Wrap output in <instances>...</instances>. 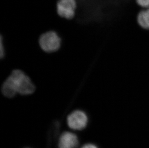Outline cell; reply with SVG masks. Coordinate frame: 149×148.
Instances as JSON below:
<instances>
[{"instance_id": "cell-10", "label": "cell", "mask_w": 149, "mask_h": 148, "mask_svg": "<svg viewBox=\"0 0 149 148\" xmlns=\"http://www.w3.org/2000/svg\"></svg>"}, {"instance_id": "cell-4", "label": "cell", "mask_w": 149, "mask_h": 148, "mask_svg": "<svg viewBox=\"0 0 149 148\" xmlns=\"http://www.w3.org/2000/svg\"><path fill=\"white\" fill-rule=\"evenodd\" d=\"M77 6V0H58L56 10L61 17L70 20L75 17Z\"/></svg>"}, {"instance_id": "cell-1", "label": "cell", "mask_w": 149, "mask_h": 148, "mask_svg": "<svg viewBox=\"0 0 149 148\" xmlns=\"http://www.w3.org/2000/svg\"><path fill=\"white\" fill-rule=\"evenodd\" d=\"M1 92L4 96L12 98L17 94L31 95L35 90L31 78L20 70H15L4 81L1 86Z\"/></svg>"}, {"instance_id": "cell-3", "label": "cell", "mask_w": 149, "mask_h": 148, "mask_svg": "<svg viewBox=\"0 0 149 148\" xmlns=\"http://www.w3.org/2000/svg\"><path fill=\"white\" fill-rule=\"evenodd\" d=\"M88 123L86 113L80 110L71 112L67 118V124L70 129L74 131H81L86 129Z\"/></svg>"}, {"instance_id": "cell-8", "label": "cell", "mask_w": 149, "mask_h": 148, "mask_svg": "<svg viewBox=\"0 0 149 148\" xmlns=\"http://www.w3.org/2000/svg\"><path fill=\"white\" fill-rule=\"evenodd\" d=\"M3 36L1 35V57L3 58L4 55V48L3 47Z\"/></svg>"}, {"instance_id": "cell-2", "label": "cell", "mask_w": 149, "mask_h": 148, "mask_svg": "<svg viewBox=\"0 0 149 148\" xmlns=\"http://www.w3.org/2000/svg\"><path fill=\"white\" fill-rule=\"evenodd\" d=\"M38 41L42 50L48 53L57 51L61 44L60 35L55 30L47 31L42 34L39 37Z\"/></svg>"}, {"instance_id": "cell-7", "label": "cell", "mask_w": 149, "mask_h": 148, "mask_svg": "<svg viewBox=\"0 0 149 148\" xmlns=\"http://www.w3.org/2000/svg\"><path fill=\"white\" fill-rule=\"evenodd\" d=\"M136 1L142 9L149 8V0H136Z\"/></svg>"}, {"instance_id": "cell-5", "label": "cell", "mask_w": 149, "mask_h": 148, "mask_svg": "<svg viewBox=\"0 0 149 148\" xmlns=\"http://www.w3.org/2000/svg\"><path fill=\"white\" fill-rule=\"evenodd\" d=\"M79 145L78 137L73 132H64L59 136L58 141V148H77Z\"/></svg>"}, {"instance_id": "cell-9", "label": "cell", "mask_w": 149, "mask_h": 148, "mask_svg": "<svg viewBox=\"0 0 149 148\" xmlns=\"http://www.w3.org/2000/svg\"><path fill=\"white\" fill-rule=\"evenodd\" d=\"M80 148H99L97 146L92 143H87L84 144Z\"/></svg>"}, {"instance_id": "cell-6", "label": "cell", "mask_w": 149, "mask_h": 148, "mask_svg": "<svg viewBox=\"0 0 149 148\" xmlns=\"http://www.w3.org/2000/svg\"><path fill=\"white\" fill-rule=\"evenodd\" d=\"M137 21L141 28L149 30V8L143 9L139 12L137 17Z\"/></svg>"}]
</instances>
